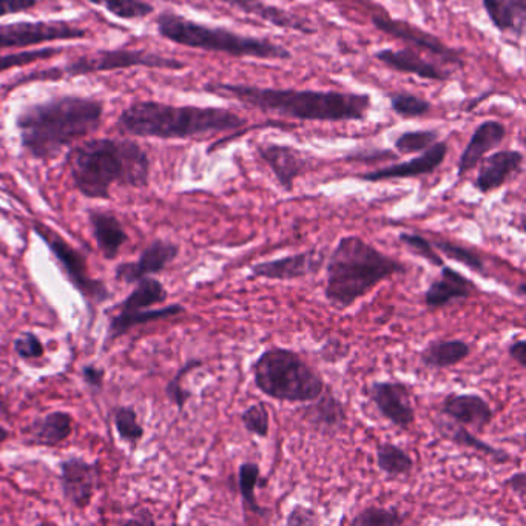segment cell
Listing matches in <instances>:
<instances>
[{"label":"cell","mask_w":526,"mask_h":526,"mask_svg":"<svg viewBox=\"0 0 526 526\" xmlns=\"http://www.w3.org/2000/svg\"><path fill=\"white\" fill-rule=\"evenodd\" d=\"M104 110L99 99L75 95L28 105L16 118L22 150L38 161L58 158L70 145L99 130Z\"/></svg>","instance_id":"cell-1"},{"label":"cell","mask_w":526,"mask_h":526,"mask_svg":"<svg viewBox=\"0 0 526 526\" xmlns=\"http://www.w3.org/2000/svg\"><path fill=\"white\" fill-rule=\"evenodd\" d=\"M204 92L298 121H365L372 107L371 96L361 93L267 88L229 82H210L204 85Z\"/></svg>","instance_id":"cell-2"},{"label":"cell","mask_w":526,"mask_h":526,"mask_svg":"<svg viewBox=\"0 0 526 526\" xmlns=\"http://www.w3.org/2000/svg\"><path fill=\"white\" fill-rule=\"evenodd\" d=\"M75 189L88 199L112 198V187L149 186L150 159L133 139H88L67 155Z\"/></svg>","instance_id":"cell-3"},{"label":"cell","mask_w":526,"mask_h":526,"mask_svg":"<svg viewBox=\"0 0 526 526\" xmlns=\"http://www.w3.org/2000/svg\"><path fill=\"white\" fill-rule=\"evenodd\" d=\"M246 124V119L227 108L170 105L156 101L133 102L118 118L119 132L124 135L158 139H189L232 132Z\"/></svg>","instance_id":"cell-4"},{"label":"cell","mask_w":526,"mask_h":526,"mask_svg":"<svg viewBox=\"0 0 526 526\" xmlns=\"http://www.w3.org/2000/svg\"><path fill=\"white\" fill-rule=\"evenodd\" d=\"M406 272L408 266L402 261L389 257L361 237L349 235L341 238L329 255L324 298L338 311H344L378 284Z\"/></svg>","instance_id":"cell-5"},{"label":"cell","mask_w":526,"mask_h":526,"mask_svg":"<svg viewBox=\"0 0 526 526\" xmlns=\"http://www.w3.org/2000/svg\"><path fill=\"white\" fill-rule=\"evenodd\" d=\"M156 28L159 36L167 41L193 50L224 53L235 58L275 59V61L292 59V53L283 45L274 44L263 38L244 36L227 28L199 24L173 11L158 14Z\"/></svg>","instance_id":"cell-6"},{"label":"cell","mask_w":526,"mask_h":526,"mask_svg":"<svg viewBox=\"0 0 526 526\" xmlns=\"http://www.w3.org/2000/svg\"><path fill=\"white\" fill-rule=\"evenodd\" d=\"M252 374L258 391L277 402L309 403L326 388L320 372L292 349H266L253 363Z\"/></svg>","instance_id":"cell-7"},{"label":"cell","mask_w":526,"mask_h":526,"mask_svg":"<svg viewBox=\"0 0 526 526\" xmlns=\"http://www.w3.org/2000/svg\"><path fill=\"white\" fill-rule=\"evenodd\" d=\"M145 67L161 68V70H184L186 62L178 59L166 58L147 50H99L93 54H84L81 58L71 61L70 64L61 67L45 68V70L33 71L30 75L14 81L10 90L21 87L30 82L62 81V79L79 78V76L95 75L104 71L122 70V68Z\"/></svg>","instance_id":"cell-8"},{"label":"cell","mask_w":526,"mask_h":526,"mask_svg":"<svg viewBox=\"0 0 526 526\" xmlns=\"http://www.w3.org/2000/svg\"><path fill=\"white\" fill-rule=\"evenodd\" d=\"M33 230L45 246L50 249L54 261L61 267L62 274L65 275L71 286L78 290L90 306L95 307L104 304L112 298L107 284L98 278H93L88 270L87 258L84 253L71 246L67 240L54 232L50 227L42 223H34Z\"/></svg>","instance_id":"cell-9"},{"label":"cell","mask_w":526,"mask_h":526,"mask_svg":"<svg viewBox=\"0 0 526 526\" xmlns=\"http://www.w3.org/2000/svg\"><path fill=\"white\" fill-rule=\"evenodd\" d=\"M87 31L64 21L14 22L0 24V50L27 48L53 41L84 39Z\"/></svg>","instance_id":"cell-10"},{"label":"cell","mask_w":526,"mask_h":526,"mask_svg":"<svg viewBox=\"0 0 526 526\" xmlns=\"http://www.w3.org/2000/svg\"><path fill=\"white\" fill-rule=\"evenodd\" d=\"M59 483L65 502L76 510H85L92 503L99 488L101 469L99 462H87L81 457H71L59 465Z\"/></svg>","instance_id":"cell-11"},{"label":"cell","mask_w":526,"mask_h":526,"mask_svg":"<svg viewBox=\"0 0 526 526\" xmlns=\"http://www.w3.org/2000/svg\"><path fill=\"white\" fill-rule=\"evenodd\" d=\"M324 263H326L324 250H304L277 260L253 264L250 267L249 280H257V278L278 281L300 280L317 275L323 269Z\"/></svg>","instance_id":"cell-12"},{"label":"cell","mask_w":526,"mask_h":526,"mask_svg":"<svg viewBox=\"0 0 526 526\" xmlns=\"http://www.w3.org/2000/svg\"><path fill=\"white\" fill-rule=\"evenodd\" d=\"M372 25L378 31L391 36V38L408 42V44L414 45L419 50H425L434 54L435 58H439L443 64H454L457 67H463L462 51L449 48L437 36L426 33L422 28L414 27V25L406 21H398V19H389V17L382 16L372 17Z\"/></svg>","instance_id":"cell-13"},{"label":"cell","mask_w":526,"mask_h":526,"mask_svg":"<svg viewBox=\"0 0 526 526\" xmlns=\"http://www.w3.org/2000/svg\"><path fill=\"white\" fill-rule=\"evenodd\" d=\"M369 397L383 419L395 428L408 431L415 422L411 389L402 382H374L369 388Z\"/></svg>","instance_id":"cell-14"},{"label":"cell","mask_w":526,"mask_h":526,"mask_svg":"<svg viewBox=\"0 0 526 526\" xmlns=\"http://www.w3.org/2000/svg\"><path fill=\"white\" fill-rule=\"evenodd\" d=\"M446 155H448V144L437 141L425 152H422V155L415 156L411 161L392 164V166L371 170V172L358 173L355 178L365 181V183H380V181H392V179L419 178V176L431 175L442 166Z\"/></svg>","instance_id":"cell-15"},{"label":"cell","mask_w":526,"mask_h":526,"mask_svg":"<svg viewBox=\"0 0 526 526\" xmlns=\"http://www.w3.org/2000/svg\"><path fill=\"white\" fill-rule=\"evenodd\" d=\"M178 255V244L169 240H155L142 250L138 261L119 264L115 269V280L124 284H136L142 278L164 272Z\"/></svg>","instance_id":"cell-16"},{"label":"cell","mask_w":526,"mask_h":526,"mask_svg":"<svg viewBox=\"0 0 526 526\" xmlns=\"http://www.w3.org/2000/svg\"><path fill=\"white\" fill-rule=\"evenodd\" d=\"M301 420L318 434L332 437L348 425V414L331 389L324 388L312 402L300 409Z\"/></svg>","instance_id":"cell-17"},{"label":"cell","mask_w":526,"mask_h":526,"mask_svg":"<svg viewBox=\"0 0 526 526\" xmlns=\"http://www.w3.org/2000/svg\"><path fill=\"white\" fill-rule=\"evenodd\" d=\"M258 156L266 162L284 192L294 190L295 181L306 172L309 162L301 150L290 145L264 144L257 147Z\"/></svg>","instance_id":"cell-18"},{"label":"cell","mask_w":526,"mask_h":526,"mask_svg":"<svg viewBox=\"0 0 526 526\" xmlns=\"http://www.w3.org/2000/svg\"><path fill=\"white\" fill-rule=\"evenodd\" d=\"M442 414L457 425L483 432L494 420V411L479 394H448L442 402Z\"/></svg>","instance_id":"cell-19"},{"label":"cell","mask_w":526,"mask_h":526,"mask_svg":"<svg viewBox=\"0 0 526 526\" xmlns=\"http://www.w3.org/2000/svg\"><path fill=\"white\" fill-rule=\"evenodd\" d=\"M477 290L479 287L474 281L445 264L442 267V275L435 278L426 289L425 295H423V303L428 309H443V307L451 306L457 301L469 300L476 294Z\"/></svg>","instance_id":"cell-20"},{"label":"cell","mask_w":526,"mask_h":526,"mask_svg":"<svg viewBox=\"0 0 526 526\" xmlns=\"http://www.w3.org/2000/svg\"><path fill=\"white\" fill-rule=\"evenodd\" d=\"M480 162L482 164L474 187L486 195L505 186L508 179L522 170L523 153L519 150H499Z\"/></svg>","instance_id":"cell-21"},{"label":"cell","mask_w":526,"mask_h":526,"mask_svg":"<svg viewBox=\"0 0 526 526\" xmlns=\"http://www.w3.org/2000/svg\"><path fill=\"white\" fill-rule=\"evenodd\" d=\"M506 138L505 124L499 121H483L474 130L473 136L469 139L468 145L463 150L457 164V176L463 178L466 173L476 169L480 161L488 155L491 150L497 149Z\"/></svg>","instance_id":"cell-22"},{"label":"cell","mask_w":526,"mask_h":526,"mask_svg":"<svg viewBox=\"0 0 526 526\" xmlns=\"http://www.w3.org/2000/svg\"><path fill=\"white\" fill-rule=\"evenodd\" d=\"M375 59L391 70L403 73V75L419 76V78L437 82L451 79L449 71L425 61L419 51L411 50V48H403V50L383 48V50L375 53Z\"/></svg>","instance_id":"cell-23"},{"label":"cell","mask_w":526,"mask_h":526,"mask_svg":"<svg viewBox=\"0 0 526 526\" xmlns=\"http://www.w3.org/2000/svg\"><path fill=\"white\" fill-rule=\"evenodd\" d=\"M73 434V417L70 412L54 411L34 419L24 429L25 443L36 446H59Z\"/></svg>","instance_id":"cell-24"},{"label":"cell","mask_w":526,"mask_h":526,"mask_svg":"<svg viewBox=\"0 0 526 526\" xmlns=\"http://www.w3.org/2000/svg\"><path fill=\"white\" fill-rule=\"evenodd\" d=\"M230 7L237 8L246 14L257 16L261 21L284 30L298 31L301 34H315L314 25L309 19L289 13L283 8L264 4L263 0H223Z\"/></svg>","instance_id":"cell-25"},{"label":"cell","mask_w":526,"mask_h":526,"mask_svg":"<svg viewBox=\"0 0 526 526\" xmlns=\"http://www.w3.org/2000/svg\"><path fill=\"white\" fill-rule=\"evenodd\" d=\"M88 220L102 257L105 260H115L122 246L129 241V235L118 216L107 210H90Z\"/></svg>","instance_id":"cell-26"},{"label":"cell","mask_w":526,"mask_h":526,"mask_svg":"<svg viewBox=\"0 0 526 526\" xmlns=\"http://www.w3.org/2000/svg\"><path fill=\"white\" fill-rule=\"evenodd\" d=\"M186 307L181 304H169L166 307H158V309H145V311L130 312V314H122L118 312L115 317L108 320L107 338L105 344L115 343L122 335L129 334L136 326L142 324L153 323V321L167 320V318L178 317L184 314Z\"/></svg>","instance_id":"cell-27"},{"label":"cell","mask_w":526,"mask_h":526,"mask_svg":"<svg viewBox=\"0 0 526 526\" xmlns=\"http://www.w3.org/2000/svg\"><path fill=\"white\" fill-rule=\"evenodd\" d=\"M471 344L460 338L432 340L420 351V363L428 369H448L471 355Z\"/></svg>","instance_id":"cell-28"},{"label":"cell","mask_w":526,"mask_h":526,"mask_svg":"<svg viewBox=\"0 0 526 526\" xmlns=\"http://www.w3.org/2000/svg\"><path fill=\"white\" fill-rule=\"evenodd\" d=\"M483 8L500 33L522 38L526 24V0H483Z\"/></svg>","instance_id":"cell-29"},{"label":"cell","mask_w":526,"mask_h":526,"mask_svg":"<svg viewBox=\"0 0 526 526\" xmlns=\"http://www.w3.org/2000/svg\"><path fill=\"white\" fill-rule=\"evenodd\" d=\"M167 298H169V294H167L166 286L161 281L152 277L142 278L136 283L132 294L119 304L118 309L122 314L145 311V309H150L156 304L166 303Z\"/></svg>","instance_id":"cell-30"},{"label":"cell","mask_w":526,"mask_h":526,"mask_svg":"<svg viewBox=\"0 0 526 526\" xmlns=\"http://www.w3.org/2000/svg\"><path fill=\"white\" fill-rule=\"evenodd\" d=\"M439 428L442 429L443 435L446 439L451 440L452 443L462 446V448L473 449V451L480 452L483 456L489 457L497 465L510 462L511 457L508 452L503 449L496 448V446L488 445V443L480 440L477 435L469 431L466 426L451 425V423H440Z\"/></svg>","instance_id":"cell-31"},{"label":"cell","mask_w":526,"mask_h":526,"mask_svg":"<svg viewBox=\"0 0 526 526\" xmlns=\"http://www.w3.org/2000/svg\"><path fill=\"white\" fill-rule=\"evenodd\" d=\"M237 483L244 510L257 514V516H266V510L258 505L257 496H255L258 486L266 485V480L261 477L260 465L255 462L241 463L238 468Z\"/></svg>","instance_id":"cell-32"},{"label":"cell","mask_w":526,"mask_h":526,"mask_svg":"<svg viewBox=\"0 0 526 526\" xmlns=\"http://www.w3.org/2000/svg\"><path fill=\"white\" fill-rule=\"evenodd\" d=\"M375 462H377V468L391 479L409 476L414 469V460L408 452L389 442L377 446Z\"/></svg>","instance_id":"cell-33"},{"label":"cell","mask_w":526,"mask_h":526,"mask_svg":"<svg viewBox=\"0 0 526 526\" xmlns=\"http://www.w3.org/2000/svg\"><path fill=\"white\" fill-rule=\"evenodd\" d=\"M88 4L104 8L113 16L124 19V21H138L145 19L155 11L152 5L144 0H87Z\"/></svg>","instance_id":"cell-34"},{"label":"cell","mask_w":526,"mask_h":526,"mask_svg":"<svg viewBox=\"0 0 526 526\" xmlns=\"http://www.w3.org/2000/svg\"><path fill=\"white\" fill-rule=\"evenodd\" d=\"M432 246L440 250V253H443L449 260L463 264V266L468 267L469 270H473L476 274L486 275L485 260H483L482 255H479L476 250L469 249V247L466 246H460V244L451 243V241L442 240V238L432 241Z\"/></svg>","instance_id":"cell-35"},{"label":"cell","mask_w":526,"mask_h":526,"mask_svg":"<svg viewBox=\"0 0 526 526\" xmlns=\"http://www.w3.org/2000/svg\"><path fill=\"white\" fill-rule=\"evenodd\" d=\"M113 422H115L116 432H118L119 439L127 445L135 448L142 437H144V428L138 420L133 406H119L113 412Z\"/></svg>","instance_id":"cell-36"},{"label":"cell","mask_w":526,"mask_h":526,"mask_svg":"<svg viewBox=\"0 0 526 526\" xmlns=\"http://www.w3.org/2000/svg\"><path fill=\"white\" fill-rule=\"evenodd\" d=\"M203 366V361L198 360V358H192V360L186 361V363L179 368V371L176 372L175 377L167 383V398L178 408L179 412L184 411L187 402H189L190 397H192V392L183 386L184 378H186V375H189L190 372L203 368Z\"/></svg>","instance_id":"cell-37"},{"label":"cell","mask_w":526,"mask_h":526,"mask_svg":"<svg viewBox=\"0 0 526 526\" xmlns=\"http://www.w3.org/2000/svg\"><path fill=\"white\" fill-rule=\"evenodd\" d=\"M406 522L397 508H382V506H368L361 510L354 519L352 526H400Z\"/></svg>","instance_id":"cell-38"},{"label":"cell","mask_w":526,"mask_h":526,"mask_svg":"<svg viewBox=\"0 0 526 526\" xmlns=\"http://www.w3.org/2000/svg\"><path fill=\"white\" fill-rule=\"evenodd\" d=\"M398 241H400L414 257L422 258L426 263L434 267H439V269L445 266L442 255L437 253V249L432 246V241H429L428 238L423 237V235L403 232L398 235Z\"/></svg>","instance_id":"cell-39"},{"label":"cell","mask_w":526,"mask_h":526,"mask_svg":"<svg viewBox=\"0 0 526 526\" xmlns=\"http://www.w3.org/2000/svg\"><path fill=\"white\" fill-rule=\"evenodd\" d=\"M437 141H439L437 130H412V132H405L398 136L394 147L403 155H412V153L425 152Z\"/></svg>","instance_id":"cell-40"},{"label":"cell","mask_w":526,"mask_h":526,"mask_svg":"<svg viewBox=\"0 0 526 526\" xmlns=\"http://www.w3.org/2000/svg\"><path fill=\"white\" fill-rule=\"evenodd\" d=\"M391 99L392 112L402 118H422L431 112V102L411 93H394Z\"/></svg>","instance_id":"cell-41"},{"label":"cell","mask_w":526,"mask_h":526,"mask_svg":"<svg viewBox=\"0 0 526 526\" xmlns=\"http://www.w3.org/2000/svg\"><path fill=\"white\" fill-rule=\"evenodd\" d=\"M241 423L249 434L255 435L258 439H267L270 431V415L266 403L258 402L244 409Z\"/></svg>","instance_id":"cell-42"},{"label":"cell","mask_w":526,"mask_h":526,"mask_svg":"<svg viewBox=\"0 0 526 526\" xmlns=\"http://www.w3.org/2000/svg\"><path fill=\"white\" fill-rule=\"evenodd\" d=\"M62 53V48H41V50L21 51V53L5 54L0 56V73L11 68L25 67L38 61H47Z\"/></svg>","instance_id":"cell-43"},{"label":"cell","mask_w":526,"mask_h":526,"mask_svg":"<svg viewBox=\"0 0 526 526\" xmlns=\"http://www.w3.org/2000/svg\"><path fill=\"white\" fill-rule=\"evenodd\" d=\"M13 348L17 357H21L22 360H38L45 354L44 343L33 332H24V334L19 335L14 340Z\"/></svg>","instance_id":"cell-44"},{"label":"cell","mask_w":526,"mask_h":526,"mask_svg":"<svg viewBox=\"0 0 526 526\" xmlns=\"http://www.w3.org/2000/svg\"><path fill=\"white\" fill-rule=\"evenodd\" d=\"M349 352H351V346L348 343H344L338 338H331L318 349L317 355L324 363L337 365L341 360L348 357Z\"/></svg>","instance_id":"cell-45"},{"label":"cell","mask_w":526,"mask_h":526,"mask_svg":"<svg viewBox=\"0 0 526 526\" xmlns=\"http://www.w3.org/2000/svg\"><path fill=\"white\" fill-rule=\"evenodd\" d=\"M320 523L321 519L317 511L300 505V503L290 510L286 519V525L289 526L320 525Z\"/></svg>","instance_id":"cell-46"},{"label":"cell","mask_w":526,"mask_h":526,"mask_svg":"<svg viewBox=\"0 0 526 526\" xmlns=\"http://www.w3.org/2000/svg\"><path fill=\"white\" fill-rule=\"evenodd\" d=\"M346 161L349 162H377L389 161V159H397V155L391 150L386 149H365L352 152L351 155L346 156Z\"/></svg>","instance_id":"cell-47"},{"label":"cell","mask_w":526,"mask_h":526,"mask_svg":"<svg viewBox=\"0 0 526 526\" xmlns=\"http://www.w3.org/2000/svg\"><path fill=\"white\" fill-rule=\"evenodd\" d=\"M82 380L90 391L99 394L104 389L105 371L95 365H85L82 368Z\"/></svg>","instance_id":"cell-48"},{"label":"cell","mask_w":526,"mask_h":526,"mask_svg":"<svg viewBox=\"0 0 526 526\" xmlns=\"http://www.w3.org/2000/svg\"><path fill=\"white\" fill-rule=\"evenodd\" d=\"M39 0H0V17L25 13L38 7Z\"/></svg>","instance_id":"cell-49"},{"label":"cell","mask_w":526,"mask_h":526,"mask_svg":"<svg viewBox=\"0 0 526 526\" xmlns=\"http://www.w3.org/2000/svg\"><path fill=\"white\" fill-rule=\"evenodd\" d=\"M505 486L513 491L517 497H519L520 502L525 503L526 497V474L523 471L513 474L510 479L506 480Z\"/></svg>","instance_id":"cell-50"},{"label":"cell","mask_w":526,"mask_h":526,"mask_svg":"<svg viewBox=\"0 0 526 526\" xmlns=\"http://www.w3.org/2000/svg\"><path fill=\"white\" fill-rule=\"evenodd\" d=\"M508 354L516 361L520 368H526V341L523 338H516L508 346Z\"/></svg>","instance_id":"cell-51"},{"label":"cell","mask_w":526,"mask_h":526,"mask_svg":"<svg viewBox=\"0 0 526 526\" xmlns=\"http://www.w3.org/2000/svg\"><path fill=\"white\" fill-rule=\"evenodd\" d=\"M8 437H10V432L5 426L0 425V448L4 446V443L7 442Z\"/></svg>","instance_id":"cell-52"},{"label":"cell","mask_w":526,"mask_h":526,"mask_svg":"<svg viewBox=\"0 0 526 526\" xmlns=\"http://www.w3.org/2000/svg\"><path fill=\"white\" fill-rule=\"evenodd\" d=\"M525 292H526V286H525V283H520V286H519V292H517V295H519V297H525Z\"/></svg>","instance_id":"cell-53"}]
</instances>
